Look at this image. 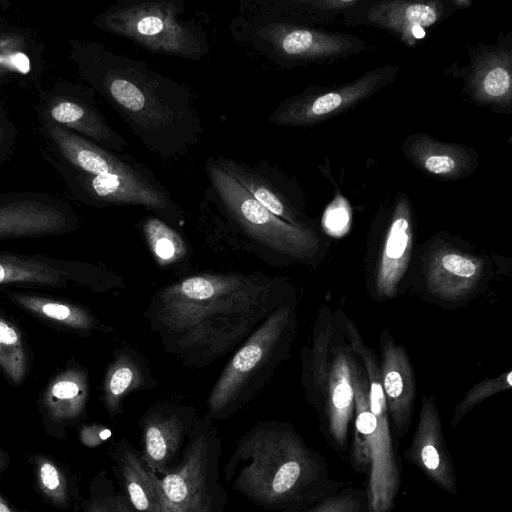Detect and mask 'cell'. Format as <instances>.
Here are the masks:
<instances>
[{
  "mask_svg": "<svg viewBox=\"0 0 512 512\" xmlns=\"http://www.w3.org/2000/svg\"><path fill=\"white\" fill-rule=\"evenodd\" d=\"M157 381L145 358L133 348L119 349L103 383V404L110 418L123 413L125 398L133 392L152 389Z\"/></svg>",
  "mask_w": 512,
  "mask_h": 512,
  "instance_id": "cell-23",
  "label": "cell"
},
{
  "mask_svg": "<svg viewBox=\"0 0 512 512\" xmlns=\"http://www.w3.org/2000/svg\"><path fill=\"white\" fill-rule=\"evenodd\" d=\"M232 490L272 512H300L344 486L324 456L286 421L256 423L237 441L223 468Z\"/></svg>",
  "mask_w": 512,
  "mask_h": 512,
  "instance_id": "cell-2",
  "label": "cell"
},
{
  "mask_svg": "<svg viewBox=\"0 0 512 512\" xmlns=\"http://www.w3.org/2000/svg\"><path fill=\"white\" fill-rule=\"evenodd\" d=\"M351 380V355L346 349L334 348L325 382L308 400L318 413L326 442L343 460H347L349 428L354 421Z\"/></svg>",
  "mask_w": 512,
  "mask_h": 512,
  "instance_id": "cell-12",
  "label": "cell"
},
{
  "mask_svg": "<svg viewBox=\"0 0 512 512\" xmlns=\"http://www.w3.org/2000/svg\"><path fill=\"white\" fill-rule=\"evenodd\" d=\"M360 4L361 1L358 0H295L267 3V9L281 14L304 12L318 16H334L352 10Z\"/></svg>",
  "mask_w": 512,
  "mask_h": 512,
  "instance_id": "cell-34",
  "label": "cell"
},
{
  "mask_svg": "<svg viewBox=\"0 0 512 512\" xmlns=\"http://www.w3.org/2000/svg\"><path fill=\"white\" fill-rule=\"evenodd\" d=\"M50 133L65 158L84 174H116L138 179L157 178L142 163L130 157L109 152L61 127L50 126Z\"/></svg>",
  "mask_w": 512,
  "mask_h": 512,
  "instance_id": "cell-21",
  "label": "cell"
},
{
  "mask_svg": "<svg viewBox=\"0 0 512 512\" xmlns=\"http://www.w3.org/2000/svg\"><path fill=\"white\" fill-rule=\"evenodd\" d=\"M88 381L85 372L69 369L53 379L48 385L43 404L55 421H70L79 418L88 399Z\"/></svg>",
  "mask_w": 512,
  "mask_h": 512,
  "instance_id": "cell-25",
  "label": "cell"
},
{
  "mask_svg": "<svg viewBox=\"0 0 512 512\" xmlns=\"http://www.w3.org/2000/svg\"><path fill=\"white\" fill-rule=\"evenodd\" d=\"M64 215L54 207L35 202L0 206V238L42 235L65 226Z\"/></svg>",
  "mask_w": 512,
  "mask_h": 512,
  "instance_id": "cell-24",
  "label": "cell"
},
{
  "mask_svg": "<svg viewBox=\"0 0 512 512\" xmlns=\"http://www.w3.org/2000/svg\"><path fill=\"white\" fill-rule=\"evenodd\" d=\"M120 491L137 512H161L153 472L141 452L126 438L114 444L109 453Z\"/></svg>",
  "mask_w": 512,
  "mask_h": 512,
  "instance_id": "cell-22",
  "label": "cell"
},
{
  "mask_svg": "<svg viewBox=\"0 0 512 512\" xmlns=\"http://www.w3.org/2000/svg\"><path fill=\"white\" fill-rule=\"evenodd\" d=\"M257 202L278 218L300 228H310L303 213L300 192L278 169L266 162L250 166L228 157L214 158Z\"/></svg>",
  "mask_w": 512,
  "mask_h": 512,
  "instance_id": "cell-13",
  "label": "cell"
},
{
  "mask_svg": "<svg viewBox=\"0 0 512 512\" xmlns=\"http://www.w3.org/2000/svg\"><path fill=\"white\" fill-rule=\"evenodd\" d=\"M0 367L15 384L26 373V353L18 329L0 317Z\"/></svg>",
  "mask_w": 512,
  "mask_h": 512,
  "instance_id": "cell-30",
  "label": "cell"
},
{
  "mask_svg": "<svg viewBox=\"0 0 512 512\" xmlns=\"http://www.w3.org/2000/svg\"><path fill=\"white\" fill-rule=\"evenodd\" d=\"M142 233L156 263L162 268H186L190 259L189 244L172 225L157 216L141 223Z\"/></svg>",
  "mask_w": 512,
  "mask_h": 512,
  "instance_id": "cell-26",
  "label": "cell"
},
{
  "mask_svg": "<svg viewBox=\"0 0 512 512\" xmlns=\"http://www.w3.org/2000/svg\"><path fill=\"white\" fill-rule=\"evenodd\" d=\"M413 217L409 199L398 195L383 248L376 266L375 289L381 297H393L404 277L412 253Z\"/></svg>",
  "mask_w": 512,
  "mask_h": 512,
  "instance_id": "cell-17",
  "label": "cell"
},
{
  "mask_svg": "<svg viewBox=\"0 0 512 512\" xmlns=\"http://www.w3.org/2000/svg\"><path fill=\"white\" fill-rule=\"evenodd\" d=\"M292 293L262 271L202 273L158 289L144 317L164 352L203 368L238 348Z\"/></svg>",
  "mask_w": 512,
  "mask_h": 512,
  "instance_id": "cell-1",
  "label": "cell"
},
{
  "mask_svg": "<svg viewBox=\"0 0 512 512\" xmlns=\"http://www.w3.org/2000/svg\"><path fill=\"white\" fill-rule=\"evenodd\" d=\"M399 70L398 66L390 64L374 68L343 85L307 88L282 101L270 113L268 121L284 127L319 124L346 112L392 83Z\"/></svg>",
  "mask_w": 512,
  "mask_h": 512,
  "instance_id": "cell-10",
  "label": "cell"
},
{
  "mask_svg": "<svg viewBox=\"0 0 512 512\" xmlns=\"http://www.w3.org/2000/svg\"><path fill=\"white\" fill-rule=\"evenodd\" d=\"M300 512H368L367 493L346 485Z\"/></svg>",
  "mask_w": 512,
  "mask_h": 512,
  "instance_id": "cell-33",
  "label": "cell"
},
{
  "mask_svg": "<svg viewBox=\"0 0 512 512\" xmlns=\"http://www.w3.org/2000/svg\"><path fill=\"white\" fill-rule=\"evenodd\" d=\"M205 169L224 216L244 237L248 249L275 266L312 260L320 248L313 229L296 227L275 216L224 172L214 157L207 160Z\"/></svg>",
  "mask_w": 512,
  "mask_h": 512,
  "instance_id": "cell-6",
  "label": "cell"
},
{
  "mask_svg": "<svg viewBox=\"0 0 512 512\" xmlns=\"http://www.w3.org/2000/svg\"><path fill=\"white\" fill-rule=\"evenodd\" d=\"M30 69V60L24 52L12 48L8 40L0 41V72L27 74Z\"/></svg>",
  "mask_w": 512,
  "mask_h": 512,
  "instance_id": "cell-35",
  "label": "cell"
},
{
  "mask_svg": "<svg viewBox=\"0 0 512 512\" xmlns=\"http://www.w3.org/2000/svg\"><path fill=\"white\" fill-rule=\"evenodd\" d=\"M93 66L100 91L151 153L172 160L199 142L204 127L188 87L144 61L104 49Z\"/></svg>",
  "mask_w": 512,
  "mask_h": 512,
  "instance_id": "cell-3",
  "label": "cell"
},
{
  "mask_svg": "<svg viewBox=\"0 0 512 512\" xmlns=\"http://www.w3.org/2000/svg\"><path fill=\"white\" fill-rule=\"evenodd\" d=\"M33 464L41 494L57 507H68L72 500V489L60 465L44 455H35Z\"/></svg>",
  "mask_w": 512,
  "mask_h": 512,
  "instance_id": "cell-29",
  "label": "cell"
},
{
  "mask_svg": "<svg viewBox=\"0 0 512 512\" xmlns=\"http://www.w3.org/2000/svg\"><path fill=\"white\" fill-rule=\"evenodd\" d=\"M19 282L58 286L64 283V273L41 261L0 255V284Z\"/></svg>",
  "mask_w": 512,
  "mask_h": 512,
  "instance_id": "cell-28",
  "label": "cell"
},
{
  "mask_svg": "<svg viewBox=\"0 0 512 512\" xmlns=\"http://www.w3.org/2000/svg\"><path fill=\"white\" fill-rule=\"evenodd\" d=\"M402 151L416 168L439 179L467 177L479 165L478 155L471 148L438 141L425 133L408 135L402 142Z\"/></svg>",
  "mask_w": 512,
  "mask_h": 512,
  "instance_id": "cell-18",
  "label": "cell"
},
{
  "mask_svg": "<svg viewBox=\"0 0 512 512\" xmlns=\"http://www.w3.org/2000/svg\"><path fill=\"white\" fill-rule=\"evenodd\" d=\"M231 30L235 39L283 66L331 61L357 54L365 47L357 36L286 21L267 10L235 18Z\"/></svg>",
  "mask_w": 512,
  "mask_h": 512,
  "instance_id": "cell-9",
  "label": "cell"
},
{
  "mask_svg": "<svg viewBox=\"0 0 512 512\" xmlns=\"http://www.w3.org/2000/svg\"><path fill=\"white\" fill-rule=\"evenodd\" d=\"M97 24L154 54L196 61L209 52L205 30L185 17L180 0L121 1L102 13Z\"/></svg>",
  "mask_w": 512,
  "mask_h": 512,
  "instance_id": "cell-7",
  "label": "cell"
},
{
  "mask_svg": "<svg viewBox=\"0 0 512 512\" xmlns=\"http://www.w3.org/2000/svg\"><path fill=\"white\" fill-rule=\"evenodd\" d=\"M296 328L292 293L237 348L212 386L206 413L225 420L246 407L268 384L290 350Z\"/></svg>",
  "mask_w": 512,
  "mask_h": 512,
  "instance_id": "cell-5",
  "label": "cell"
},
{
  "mask_svg": "<svg viewBox=\"0 0 512 512\" xmlns=\"http://www.w3.org/2000/svg\"><path fill=\"white\" fill-rule=\"evenodd\" d=\"M1 450V449H0Z\"/></svg>",
  "mask_w": 512,
  "mask_h": 512,
  "instance_id": "cell-40",
  "label": "cell"
},
{
  "mask_svg": "<svg viewBox=\"0 0 512 512\" xmlns=\"http://www.w3.org/2000/svg\"><path fill=\"white\" fill-rule=\"evenodd\" d=\"M511 376L512 372L508 371L496 378L482 380L471 387L456 405L451 419V427L455 428L470 410L486 398L510 389L512 386Z\"/></svg>",
  "mask_w": 512,
  "mask_h": 512,
  "instance_id": "cell-32",
  "label": "cell"
},
{
  "mask_svg": "<svg viewBox=\"0 0 512 512\" xmlns=\"http://www.w3.org/2000/svg\"><path fill=\"white\" fill-rule=\"evenodd\" d=\"M465 68V90L477 105L511 108L512 50L510 47L480 45L469 49Z\"/></svg>",
  "mask_w": 512,
  "mask_h": 512,
  "instance_id": "cell-15",
  "label": "cell"
},
{
  "mask_svg": "<svg viewBox=\"0 0 512 512\" xmlns=\"http://www.w3.org/2000/svg\"><path fill=\"white\" fill-rule=\"evenodd\" d=\"M407 462L424 473L439 489L454 495L458 482L446 445L440 413L433 396H423L419 420L409 446L404 452Z\"/></svg>",
  "mask_w": 512,
  "mask_h": 512,
  "instance_id": "cell-14",
  "label": "cell"
},
{
  "mask_svg": "<svg viewBox=\"0 0 512 512\" xmlns=\"http://www.w3.org/2000/svg\"><path fill=\"white\" fill-rule=\"evenodd\" d=\"M351 356L354 432L347 460L357 473L367 472L368 512H391L401 486V470L389 426L380 371H366Z\"/></svg>",
  "mask_w": 512,
  "mask_h": 512,
  "instance_id": "cell-4",
  "label": "cell"
},
{
  "mask_svg": "<svg viewBox=\"0 0 512 512\" xmlns=\"http://www.w3.org/2000/svg\"><path fill=\"white\" fill-rule=\"evenodd\" d=\"M441 1L383 0L370 6L362 23L394 33L406 45L413 46L425 36V30L444 15Z\"/></svg>",
  "mask_w": 512,
  "mask_h": 512,
  "instance_id": "cell-19",
  "label": "cell"
},
{
  "mask_svg": "<svg viewBox=\"0 0 512 512\" xmlns=\"http://www.w3.org/2000/svg\"><path fill=\"white\" fill-rule=\"evenodd\" d=\"M380 375L388 415L395 434L403 438L408 432L415 400V382L412 366L405 349L383 332L380 340Z\"/></svg>",
  "mask_w": 512,
  "mask_h": 512,
  "instance_id": "cell-16",
  "label": "cell"
},
{
  "mask_svg": "<svg viewBox=\"0 0 512 512\" xmlns=\"http://www.w3.org/2000/svg\"><path fill=\"white\" fill-rule=\"evenodd\" d=\"M84 512H137L127 498L114 487L105 472L99 473L92 484L91 496L84 502Z\"/></svg>",
  "mask_w": 512,
  "mask_h": 512,
  "instance_id": "cell-31",
  "label": "cell"
},
{
  "mask_svg": "<svg viewBox=\"0 0 512 512\" xmlns=\"http://www.w3.org/2000/svg\"><path fill=\"white\" fill-rule=\"evenodd\" d=\"M111 435L112 431L109 428L103 425L91 424L81 428L79 438L86 447L95 448L107 441Z\"/></svg>",
  "mask_w": 512,
  "mask_h": 512,
  "instance_id": "cell-36",
  "label": "cell"
},
{
  "mask_svg": "<svg viewBox=\"0 0 512 512\" xmlns=\"http://www.w3.org/2000/svg\"><path fill=\"white\" fill-rule=\"evenodd\" d=\"M347 222L348 216L345 210L334 208L327 214L326 227L331 233L337 234L343 231Z\"/></svg>",
  "mask_w": 512,
  "mask_h": 512,
  "instance_id": "cell-37",
  "label": "cell"
},
{
  "mask_svg": "<svg viewBox=\"0 0 512 512\" xmlns=\"http://www.w3.org/2000/svg\"><path fill=\"white\" fill-rule=\"evenodd\" d=\"M0 512H15L9 503L0 494Z\"/></svg>",
  "mask_w": 512,
  "mask_h": 512,
  "instance_id": "cell-38",
  "label": "cell"
},
{
  "mask_svg": "<svg viewBox=\"0 0 512 512\" xmlns=\"http://www.w3.org/2000/svg\"><path fill=\"white\" fill-rule=\"evenodd\" d=\"M484 274L483 262L471 254L439 247L430 256L426 269L429 290L443 300H460L471 294Z\"/></svg>",
  "mask_w": 512,
  "mask_h": 512,
  "instance_id": "cell-20",
  "label": "cell"
},
{
  "mask_svg": "<svg viewBox=\"0 0 512 512\" xmlns=\"http://www.w3.org/2000/svg\"><path fill=\"white\" fill-rule=\"evenodd\" d=\"M451 3L454 4L455 6H461V7H465V6H470L471 5V2L468 1V0H454Z\"/></svg>",
  "mask_w": 512,
  "mask_h": 512,
  "instance_id": "cell-39",
  "label": "cell"
},
{
  "mask_svg": "<svg viewBox=\"0 0 512 512\" xmlns=\"http://www.w3.org/2000/svg\"><path fill=\"white\" fill-rule=\"evenodd\" d=\"M199 416L192 405L157 402L139 420L141 456L156 475H163L180 461Z\"/></svg>",
  "mask_w": 512,
  "mask_h": 512,
  "instance_id": "cell-11",
  "label": "cell"
},
{
  "mask_svg": "<svg viewBox=\"0 0 512 512\" xmlns=\"http://www.w3.org/2000/svg\"><path fill=\"white\" fill-rule=\"evenodd\" d=\"M222 439L214 420L198 417L178 464L152 474L161 512H224L228 493L220 480Z\"/></svg>",
  "mask_w": 512,
  "mask_h": 512,
  "instance_id": "cell-8",
  "label": "cell"
},
{
  "mask_svg": "<svg viewBox=\"0 0 512 512\" xmlns=\"http://www.w3.org/2000/svg\"><path fill=\"white\" fill-rule=\"evenodd\" d=\"M14 299L25 309L74 329L90 330L97 325L86 310L70 303L28 295H15Z\"/></svg>",
  "mask_w": 512,
  "mask_h": 512,
  "instance_id": "cell-27",
  "label": "cell"
}]
</instances>
